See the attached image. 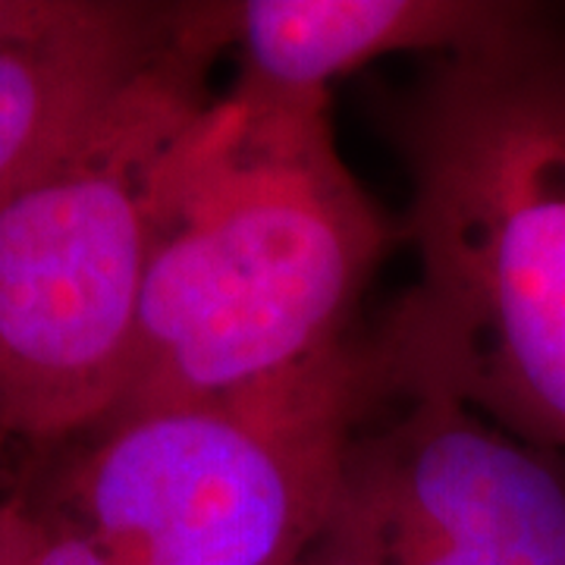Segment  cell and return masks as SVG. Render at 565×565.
<instances>
[{
	"label": "cell",
	"mask_w": 565,
	"mask_h": 565,
	"mask_svg": "<svg viewBox=\"0 0 565 565\" xmlns=\"http://www.w3.org/2000/svg\"><path fill=\"white\" fill-rule=\"evenodd\" d=\"M223 44L180 3L173 44L61 161L0 199V434L98 430L129 374L170 151Z\"/></svg>",
	"instance_id": "3957f363"
},
{
	"label": "cell",
	"mask_w": 565,
	"mask_h": 565,
	"mask_svg": "<svg viewBox=\"0 0 565 565\" xmlns=\"http://www.w3.org/2000/svg\"><path fill=\"white\" fill-rule=\"evenodd\" d=\"M374 396L367 345L340 340L243 390L104 424L61 512L120 565L302 563Z\"/></svg>",
	"instance_id": "277c9868"
},
{
	"label": "cell",
	"mask_w": 565,
	"mask_h": 565,
	"mask_svg": "<svg viewBox=\"0 0 565 565\" xmlns=\"http://www.w3.org/2000/svg\"><path fill=\"white\" fill-rule=\"evenodd\" d=\"M180 3L79 0L39 35L0 47V199L61 161L173 44Z\"/></svg>",
	"instance_id": "52a82bcc"
},
{
	"label": "cell",
	"mask_w": 565,
	"mask_h": 565,
	"mask_svg": "<svg viewBox=\"0 0 565 565\" xmlns=\"http://www.w3.org/2000/svg\"><path fill=\"white\" fill-rule=\"evenodd\" d=\"M217 7L239 85L327 95V82L390 54L462 57L525 39L553 13L522 0H239Z\"/></svg>",
	"instance_id": "8992f818"
},
{
	"label": "cell",
	"mask_w": 565,
	"mask_h": 565,
	"mask_svg": "<svg viewBox=\"0 0 565 565\" xmlns=\"http://www.w3.org/2000/svg\"><path fill=\"white\" fill-rule=\"evenodd\" d=\"M390 243L337 151L330 98L236 82L170 151L129 374L104 424L243 390L345 340Z\"/></svg>",
	"instance_id": "7a4b0ae2"
},
{
	"label": "cell",
	"mask_w": 565,
	"mask_h": 565,
	"mask_svg": "<svg viewBox=\"0 0 565 565\" xmlns=\"http://www.w3.org/2000/svg\"><path fill=\"white\" fill-rule=\"evenodd\" d=\"M29 565H120L117 556L61 509H35Z\"/></svg>",
	"instance_id": "ba28073f"
},
{
	"label": "cell",
	"mask_w": 565,
	"mask_h": 565,
	"mask_svg": "<svg viewBox=\"0 0 565 565\" xmlns=\"http://www.w3.org/2000/svg\"><path fill=\"white\" fill-rule=\"evenodd\" d=\"M296 565H302V563H296Z\"/></svg>",
	"instance_id": "8fae6325"
},
{
	"label": "cell",
	"mask_w": 565,
	"mask_h": 565,
	"mask_svg": "<svg viewBox=\"0 0 565 565\" xmlns=\"http://www.w3.org/2000/svg\"><path fill=\"white\" fill-rule=\"evenodd\" d=\"M79 0H0V47L63 22Z\"/></svg>",
	"instance_id": "9c48e42d"
},
{
	"label": "cell",
	"mask_w": 565,
	"mask_h": 565,
	"mask_svg": "<svg viewBox=\"0 0 565 565\" xmlns=\"http://www.w3.org/2000/svg\"><path fill=\"white\" fill-rule=\"evenodd\" d=\"M418 282L367 345L381 393L440 390L565 456V29L430 57L390 110Z\"/></svg>",
	"instance_id": "6da1fadb"
},
{
	"label": "cell",
	"mask_w": 565,
	"mask_h": 565,
	"mask_svg": "<svg viewBox=\"0 0 565 565\" xmlns=\"http://www.w3.org/2000/svg\"><path fill=\"white\" fill-rule=\"evenodd\" d=\"M35 505L22 493L0 497V565H29Z\"/></svg>",
	"instance_id": "30bf717a"
},
{
	"label": "cell",
	"mask_w": 565,
	"mask_h": 565,
	"mask_svg": "<svg viewBox=\"0 0 565 565\" xmlns=\"http://www.w3.org/2000/svg\"><path fill=\"white\" fill-rule=\"evenodd\" d=\"M302 565H565V456L440 390H377Z\"/></svg>",
	"instance_id": "5b68a950"
}]
</instances>
